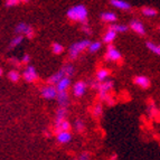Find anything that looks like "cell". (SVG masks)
<instances>
[{
  "label": "cell",
  "mask_w": 160,
  "mask_h": 160,
  "mask_svg": "<svg viewBox=\"0 0 160 160\" xmlns=\"http://www.w3.org/2000/svg\"><path fill=\"white\" fill-rule=\"evenodd\" d=\"M24 40V36L22 35H16L12 39L10 40V44H9V47L10 48H16L18 46H20V44L22 43Z\"/></svg>",
  "instance_id": "7402d4cb"
},
{
  "label": "cell",
  "mask_w": 160,
  "mask_h": 160,
  "mask_svg": "<svg viewBox=\"0 0 160 160\" xmlns=\"http://www.w3.org/2000/svg\"><path fill=\"white\" fill-rule=\"evenodd\" d=\"M29 62H30V56L28 54H24L22 59H20V63H22V64H29Z\"/></svg>",
  "instance_id": "836d02e7"
},
{
  "label": "cell",
  "mask_w": 160,
  "mask_h": 160,
  "mask_svg": "<svg viewBox=\"0 0 160 160\" xmlns=\"http://www.w3.org/2000/svg\"><path fill=\"white\" fill-rule=\"evenodd\" d=\"M76 160H78V159H76Z\"/></svg>",
  "instance_id": "f35d334b"
},
{
  "label": "cell",
  "mask_w": 160,
  "mask_h": 160,
  "mask_svg": "<svg viewBox=\"0 0 160 160\" xmlns=\"http://www.w3.org/2000/svg\"><path fill=\"white\" fill-rule=\"evenodd\" d=\"M62 69H63V72L65 73V76H67V78H72L73 75H74V73H75L74 65L71 64V63H68V64H65L64 66L62 67Z\"/></svg>",
  "instance_id": "44dd1931"
},
{
  "label": "cell",
  "mask_w": 160,
  "mask_h": 160,
  "mask_svg": "<svg viewBox=\"0 0 160 160\" xmlns=\"http://www.w3.org/2000/svg\"><path fill=\"white\" fill-rule=\"evenodd\" d=\"M111 160H117V156H115V155H114V156H113V157H112V158H111Z\"/></svg>",
  "instance_id": "74e56055"
},
{
  "label": "cell",
  "mask_w": 160,
  "mask_h": 160,
  "mask_svg": "<svg viewBox=\"0 0 160 160\" xmlns=\"http://www.w3.org/2000/svg\"><path fill=\"white\" fill-rule=\"evenodd\" d=\"M56 140L61 144H67L72 140V133L69 131H59V132H56Z\"/></svg>",
  "instance_id": "30bf717a"
},
{
  "label": "cell",
  "mask_w": 160,
  "mask_h": 160,
  "mask_svg": "<svg viewBox=\"0 0 160 160\" xmlns=\"http://www.w3.org/2000/svg\"><path fill=\"white\" fill-rule=\"evenodd\" d=\"M88 9L84 5H75L67 10L66 16L73 22H78L81 24H88Z\"/></svg>",
  "instance_id": "7a4b0ae2"
},
{
  "label": "cell",
  "mask_w": 160,
  "mask_h": 160,
  "mask_svg": "<svg viewBox=\"0 0 160 160\" xmlns=\"http://www.w3.org/2000/svg\"><path fill=\"white\" fill-rule=\"evenodd\" d=\"M129 28L133 30L136 34L140 35V36H144L146 35V28H144V25L142 24L140 20L138 19H132L129 25Z\"/></svg>",
  "instance_id": "9c48e42d"
},
{
  "label": "cell",
  "mask_w": 160,
  "mask_h": 160,
  "mask_svg": "<svg viewBox=\"0 0 160 160\" xmlns=\"http://www.w3.org/2000/svg\"><path fill=\"white\" fill-rule=\"evenodd\" d=\"M93 88L99 92L101 101L107 102L108 104H113V98L111 96V91L113 90L114 83L111 80H105L103 82H94L92 84Z\"/></svg>",
  "instance_id": "6da1fadb"
},
{
  "label": "cell",
  "mask_w": 160,
  "mask_h": 160,
  "mask_svg": "<svg viewBox=\"0 0 160 160\" xmlns=\"http://www.w3.org/2000/svg\"><path fill=\"white\" fill-rule=\"evenodd\" d=\"M74 128L78 132H83L84 129H85V122H84L82 119H78V120L74 122Z\"/></svg>",
  "instance_id": "f1b7e54d"
},
{
  "label": "cell",
  "mask_w": 160,
  "mask_h": 160,
  "mask_svg": "<svg viewBox=\"0 0 160 160\" xmlns=\"http://www.w3.org/2000/svg\"><path fill=\"white\" fill-rule=\"evenodd\" d=\"M146 46H147L148 49H149L151 53L155 54V55H157V56L160 55V47L158 44H155L153 42H147V43H146Z\"/></svg>",
  "instance_id": "603a6c76"
},
{
  "label": "cell",
  "mask_w": 160,
  "mask_h": 160,
  "mask_svg": "<svg viewBox=\"0 0 160 160\" xmlns=\"http://www.w3.org/2000/svg\"><path fill=\"white\" fill-rule=\"evenodd\" d=\"M101 19L104 22H115L118 19L117 13L113 11H104L101 13Z\"/></svg>",
  "instance_id": "e0dca14e"
},
{
  "label": "cell",
  "mask_w": 160,
  "mask_h": 160,
  "mask_svg": "<svg viewBox=\"0 0 160 160\" xmlns=\"http://www.w3.org/2000/svg\"><path fill=\"white\" fill-rule=\"evenodd\" d=\"M103 113V108H102L101 103H96L94 105V108L92 109V114H93L94 118H100Z\"/></svg>",
  "instance_id": "83f0119b"
},
{
  "label": "cell",
  "mask_w": 160,
  "mask_h": 160,
  "mask_svg": "<svg viewBox=\"0 0 160 160\" xmlns=\"http://www.w3.org/2000/svg\"><path fill=\"white\" fill-rule=\"evenodd\" d=\"M56 99H57V103H58L59 107H63V108H67V107H68L69 98H68V94H67V91H65V92H57Z\"/></svg>",
  "instance_id": "4fadbf2b"
},
{
  "label": "cell",
  "mask_w": 160,
  "mask_h": 160,
  "mask_svg": "<svg viewBox=\"0 0 160 160\" xmlns=\"http://www.w3.org/2000/svg\"><path fill=\"white\" fill-rule=\"evenodd\" d=\"M71 83H72L71 78H67V76H65V78H63L62 80H59L58 82L55 84V88H56L57 92H65L69 88V86H71Z\"/></svg>",
  "instance_id": "8fae6325"
},
{
  "label": "cell",
  "mask_w": 160,
  "mask_h": 160,
  "mask_svg": "<svg viewBox=\"0 0 160 160\" xmlns=\"http://www.w3.org/2000/svg\"><path fill=\"white\" fill-rule=\"evenodd\" d=\"M9 62H10L11 64L15 65V66H18V65H20V59H18L17 57H11V58L9 59Z\"/></svg>",
  "instance_id": "d590c367"
},
{
  "label": "cell",
  "mask_w": 160,
  "mask_h": 160,
  "mask_svg": "<svg viewBox=\"0 0 160 160\" xmlns=\"http://www.w3.org/2000/svg\"><path fill=\"white\" fill-rule=\"evenodd\" d=\"M111 28L112 29H114L117 32H126L127 30L129 29L128 26H126V25H119V24H114V25H111Z\"/></svg>",
  "instance_id": "4dcf8cb0"
},
{
  "label": "cell",
  "mask_w": 160,
  "mask_h": 160,
  "mask_svg": "<svg viewBox=\"0 0 160 160\" xmlns=\"http://www.w3.org/2000/svg\"><path fill=\"white\" fill-rule=\"evenodd\" d=\"M148 114L151 118H156L158 115L157 105H156V103L153 101H150L149 103H148Z\"/></svg>",
  "instance_id": "d4e9b609"
},
{
  "label": "cell",
  "mask_w": 160,
  "mask_h": 160,
  "mask_svg": "<svg viewBox=\"0 0 160 160\" xmlns=\"http://www.w3.org/2000/svg\"><path fill=\"white\" fill-rule=\"evenodd\" d=\"M101 47H102L101 42H91V43H90V45H88V52H90V53L95 54V53H98L100 49H101Z\"/></svg>",
  "instance_id": "4316f807"
},
{
  "label": "cell",
  "mask_w": 160,
  "mask_h": 160,
  "mask_svg": "<svg viewBox=\"0 0 160 160\" xmlns=\"http://www.w3.org/2000/svg\"><path fill=\"white\" fill-rule=\"evenodd\" d=\"M90 159H91V157H90V153H88V152H83L82 155L78 158V160H90Z\"/></svg>",
  "instance_id": "e575fe53"
},
{
  "label": "cell",
  "mask_w": 160,
  "mask_h": 160,
  "mask_svg": "<svg viewBox=\"0 0 160 160\" xmlns=\"http://www.w3.org/2000/svg\"><path fill=\"white\" fill-rule=\"evenodd\" d=\"M3 74V71H2V68H1V67H0V76H1V75Z\"/></svg>",
  "instance_id": "8d00e7d4"
},
{
  "label": "cell",
  "mask_w": 160,
  "mask_h": 160,
  "mask_svg": "<svg viewBox=\"0 0 160 160\" xmlns=\"http://www.w3.org/2000/svg\"><path fill=\"white\" fill-rule=\"evenodd\" d=\"M52 49H53V53L55 55H61L64 52V46L59 43H54L53 46H52Z\"/></svg>",
  "instance_id": "f546056e"
},
{
  "label": "cell",
  "mask_w": 160,
  "mask_h": 160,
  "mask_svg": "<svg viewBox=\"0 0 160 160\" xmlns=\"http://www.w3.org/2000/svg\"><path fill=\"white\" fill-rule=\"evenodd\" d=\"M86 90H88V84L84 81H78L73 85V94L76 98H81L86 93Z\"/></svg>",
  "instance_id": "ba28073f"
},
{
  "label": "cell",
  "mask_w": 160,
  "mask_h": 160,
  "mask_svg": "<svg viewBox=\"0 0 160 160\" xmlns=\"http://www.w3.org/2000/svg\"><path fill=\"white\" fill-rule=\"evenodd\" d=\"M40 94L45 100H55L57 95V90L55 88V85H52V84H48L45 85L44 88H42L40 90Z\"/></svg>",
  "instance_id": "52a82bcc"
},
{
  "label": "cell",
  "mask_w": 160,
  "mask_h": 160,
  "mask_svg": "<svg viewBox=\"0 0 160 160\" xmlns=\"http://www.w3.org/2000/svg\"><path fill=\"white\" fill-rule=\"evenodd\" d=\"M142 13L143 16L148 17V18H152V17H156L158 15V11L152 7H144L142 9Z\"/></svg>",
  "instance_id": "484cf974"
},
{
  "label": "cell",
  "mask_w": 160,
  "mask_h": 160,
  "mask_svg": "<svg viewBox=\"0 0 160 160\" xmlns=\"http://www.w3.org/2000/svg\"><path fill=\"white\" fill-rule=\"evenodd\" d=\"M69 128H71V123L66 119L55 121V124H54V129H55L56 132H59V131H69Z\"/></svg>",
  "instance_id": "5bb4252c"
},
{
  "label": "cell",
  "mask_w": 160,
  "mask_h": 160,
  "mask_svg": "<svg viewBox=\"0 0 160 160\" xmlns=\"http://www.w3.org/2000/svg\"><path fill=\"white\" fill-rule=\"evenodd\" d=\"M90 40L88 39H83V40H78L76 43L73 44L68 49V55L71 59H75L78 58L81 55V53H83L84 51H86L90 45Z\"/></svg>",
  "instance_id": "3957f363"
},
{
  "label": "cell",
  "mask_w": 160,
  "mask_h": 160,
  "mask_svg": "<svg viewBox=\"0 0 160 160\" xmlns=\"http://www.w3.org/2000/svg\"><path fill=\"white\" fill-rule=\"evenodd\" d=\"M63 78H65V73L63 72V69H59L58 72L54 73L53 75H51L49 76V78H48V84H52V85H55L57 82H58L59 80H62Z\"/></svg>",
  "instance_id": "ac0fdd59"
},
{
  "label": "cell",
  "mask_w": 160,
  "mask_h": 160,
  "mask_svg": "<svg viewBox=\"0 0 160 160\" xmlns=\"http://www.w3.org/2000/svg\"><path fill=\"white\" fill-rule=\"evenodd\" d=\"M117 35H118V32H115L114 29H112L111 27H110L109 29L105 32V34H104V36H103V42L105 44H112L113 42H114V39L117 38Z\"/></svg>",
  "instance_id": "9a60e30c"
},
{
  "label": "cell",
  "mask_w": 160,
  "mask_h": 160,
  "mask_svg": "<svg viewBox=\"0 0 160 160\" xmlns=\"http://www.w3.org/2000/svg\"><path fill=\"white\" fill-rule=\"evenodd\" d=\"M22 76V78L28 83H32L38 80V73L32 65H28V66L24 69Z\"/></svg>",
  "instance_id": "8992f818"
},
{
  "label": "cell",
  "mask_w": 160,
  "mask_h": 160,
  "mask_svg": "<svg viewBox=\"0 0 160 160\" xmlns=\"http://www.w3.org/2000/svg\"><path fill=\"white\" fill-rule=\"evenodd\" d=\"M20 78H22V74H20L19 71H17V69H11V71H9L8 78L11 82H13V83L18 82V81L20 80Z\"/></svg>",
  "instance_id": "cb8c5ba5"
},
{
  "label": "cell",
  "mask_w": 160,
  "mask_h": 160,
  "mask_svg": "<svg viewBox=\"0 0 160 160\" xmlns=\"http://www.w3.org/2000/svg\"><path fill=\"white\" fill-rule=\"evenodd\" d=\"M110 3L117 9H120L123 11H128L131 9V5L126 0H110Z\"/></svg>",
  "instance_id": "7c38bea8"
},
{
  "label": "cell",
  "mask_w": 160,
  "mask_h": 160,
  "mask_svg": "<svg viewBox=\"0 0 160 160\" xmlns=\"http://www.w3.org/2000/svg\"><path fill=\"white\" fill-rule=\"evenodd\" d=\"M15 32L17 35H22L27 38H34L35 36V32L32 29V27H30L29 25H27L26 22H19L16 26V29H15Z\"/></svg>",
  "instance_id": "277c9868"
},
{
  "label": "cell",
  "mask_w": 160,
  "mask_h": 160,
  "mask_svg": "<svg viewBox=\"0 0 160 160\" xmlns=\"http://www.w3.org/2000/svg\"><path fill=\"white\" fill-rule=\"evenodd\" d=\"M134 83L141 88H148L150 86V80L144 75H138L134 78Z\"/></svg>",
  "instance_id": "2e32d148"
},
{
  "label": "cell",
  "mask_w": 160,
  "mask_h": 160,
  "mask_svg": "<svg viewBox=\"0 0 160 160\" xmlns=\"http://www.w3.org/2000/svg\"><path fill=\"white\" fill-rule=\"evenodd\" d=\"M22 2V0H6V7L11 8V7H15V6L19 5Z\"/></svg>",
  "instance_id": "1f68e13d"
},
{
  "label": "cell",
  "mask_w": 160,
  "mask_h": 160,
  "mask_svg": "<svg viewBox=\"0 0 160 160\" xmlns=\"http://www.w3.org/2000/svg\"><path fill=\"white\" fill-rule=\"evenodd\" d=\"M109 75H110V72L108 69H105V68L99 69L98 73H96V81H98V82H103V81L108 80Z\"/></svg>",
  "instance_id": "ffe728a7"
},
{
  "label": "cell",
  "mask_w": 160,
  "mask_h": 160,
  "mask_svg": "<svg viewBox=\"0 0 160 160\" xmlns=\"http://www.w3.org/2000/svg\"><path fill=\"white\" fill-rule=\"evenodd\" d=\"M105 58H107V61L110 62H119L122 58V55L115 46H113L112 44H109L107 53H105Z\"/></svg>",
  "instance_id": "5b68a950"
},
{
  "label": "cell",
  "mask_w": 160,
  "mask_h": 160,
  "mask_svg": "<svg viewBox=\"0 0 160 160\" xmlns=\"http://www.w3.org/2000/svg\"><path fill=\"white\" fill-rule=\"evenodd\" d=\"M66 118H67V108L59 107L56 110V113H55V121L64 120Z\"/></svg>",
  "instance_id": "d6986e66"
},
{
  "label": "cell",
  "mask_w": 160,
  "mask_h": 160,
  "mask_svg": "<svg viewBox=\"0 0 160 160\" xmlns=\"http://www.w3.org/2000/svg\"><path fill=\"white\" fill-rule=\"evenodd\" d=\"M82 32H84L85 35H88V36H90V35L92 34V29L88 27V24H83V26H82Z\"/></svg>",
  "instance_id": "d6a6232c"
}]
</instances>
